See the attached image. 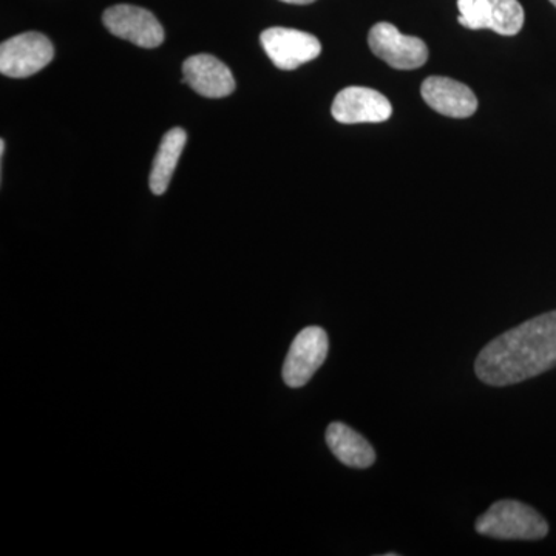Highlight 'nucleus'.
<instances>
[{"instance_id": "obj_5", "label": "nucleus", "mask_w": 556, "mask_h": 556, "mask_svg": "<svg viewBox=\"0 0 556 556\" xmlns=\"http://www.w3.org/2000/svg\"><path fill=\"white\" fill-rule=\"evenodd\" d=\"M329 339L320 327H308L299 332L289 348L283 365V380L289 388L305 387L317 369L327 361Z\"/></svg>"}, {"instance_id": "obj_2", "label": "nucleus", "mask_w": 556, "mask_h": 556, "mask_svg": "<svg viewBox=\"0 0 556 556\" xmlns=\"http://www.w3.org/2000/svg\"><path fill=\"white\" fill-rule=\"evenodd\" d=\"M481 535L508 541H538L548 533L540 511L515 500L497 501L475 526Z\"/></svg>"}, {"instance_id": "obj_4", "label": "nucleus", "mask_w": 556, "mask_h": 556, "mask_svg": "<svg viewBox=\"0 0 556 556\" xmlns=\"http://www.w3.org/2000/svg\"><path fill=\"white\" fill-rule=\"evenodd\" d=\"M54 58L53 43L40 33H22L0 46V73L9 78H30Z\"/></svg>"}, {"instance_id": "obj_14", "label": "nucleus", "mask_w": 556, "mask_h": 556, "mask_svg": "<svg viewBox=\"0 0 556 556\" xmlns=\"http://www.w3.org/2000/svg\"><path fill=\"white\" fill-rule=\"evenodd\" d=\"M285 3H292V5H308V3L316 2V0H281Z\"/></svg>"}, {"instance_id": "obj_7", "label": "nucleus", "mask_w": 556, "mask_h": 556, "mask_svg": "<svg viewBox=\"0 0 556 556\" xmlns=\"http://www.w3.org/2000/svg\"><path fill=\"white\" fill-rule=\"evenodd\" d=\"M263 50L280 70H295L320 56V40L294 28L273 27L260 36Z\"/></svg>"}, {"instance_id": "obj_10", "label": "nucleus", "mask_w": 556, "mask_h": 556, "mask_svg": "<svg viewBox=\"0 0 556 556\" xmlns=\"http://www.w3.org/2000/svg\"><path fill=\"white\" fill-rule=\"evenodd\" d=\"M420 94L428 108L448 118H470L478 110V98L470 87L445 76H430L424 80Z\"/></svg>"}, {"instance_id": "obj_8", "label": "nucleus", "mask_w": 556, "mask_h": 556, "mask_svg": "<svg viewBox=\"0 0 556 556\" xmlns=\"http://www.w3.org/2000/svg\"><path fill=\"white\" fill-rule=\"evenodd\" d=\"M105 28L116 38L142 49H156L164 42V28L150 11L134 5H115L102 16Z\"/></svg>"}, {"instance_id": "obj_15", "label": "nucleus", "mask_w": 556, "mask_h": 556, "mask_svg": "<svg viewBox=\"0 0 556 556\" xmlns=\"http://www.w3.org/2000/svg\"><path fill=\"white\" fill-rule=\"evenodd\" d=\"M551 3H552V5H554V7H555V9H556V0H551Z\"/></svg>"}, {"instance_id": "obj_11", "label": "nucleus", "mask_w": 556, "mask_h": 556, "mask_svg": "<svg viewBox=\"0 0 556 556\" xmlns=\"http://www.w3.org/2000/svg\"><path fill=\"white\" fill-rule=\"evenodd\" d=\"M182 84L204 98H226L236 90L228 65L211 54H197L182 64Z\"/></svg>"}, {"instance_id": "obj_6", "label": "nucleus", "mask_w": 556, "mask_h": 556, "mask_svg": "<svg viewBox=\"0 0 556 556\" xmlns=\"http://www.w3.org/2000/svg\"><path fill=\"white\" fill-rule=\"evenodd\" d=\"M368 46L379 60L393 68L415 70L428 61V47L422 39L402 35L388 22H379L369 30Z\"/></svg>"}, {"instance_id": "obj_9", "label": "nucleus", "mask_w": 556, "mask_h": 556, "mask_svg": "<svg viewBox=\"0 0 556 556\" xmlns=\"http://www.w3.org/2000/svg\"><path fill=\"white\" fill-rule=\"evenodd\" d=\"M331 113L342 124L386 123L393 108L378 90L346 87L332 102Z\"/></svg>"}, {"instance_id": "obj_12", "label": "nucleus", "mask_w": 556, "mask_h": 556, "mask_svg": "<svg viewBox=\"0 0 556 556\" xmlns=\"http://www.w3.org/2000/svg\"><path fill=\"white\" fill-rule=\"evenodd\" d=\"M327 444L340 463L351 468H368L376 463V452L367 439L342 422L329 424Z\"/></svg>"}, {"instance_id": "obj_13", "label": "nucleus", "mask_w": 556, "mask_h": 556, "mask_svg": "<svg viewBox=\"0 0 556 556\" xmlns=\"http://www.w3.org/2000/svg\"><path fill=\"white\" fill-rule=\"evenodd\" d=\"M186 141H188V134L181 127H175L164 135L150 172V190L155 195H163L169 189L172 175L177 169Z\"/></svg>"}, {"instance_id": "obj_3", "label": "nucleus", "mask_w": 556, "mask_h": 556, "mask_svg": "<svg viewBox=\"0 0 556 556\" xmlns=\"http://www.w3.org/2000/svg\"><path fill=\"white\" fill-rule=\"evenodd\" d=\"M457 22L468 30L515 36L525 25V9L518 0H457Z\"/></svg>"}, {"instance_id": "obj_1", "label": "nucleus", "mask_w": 556, "mask_h": 556, "mask_svg": "<svg viewBox=\"0 0 556 556\" xmlns=\"http://www.w3.org/2000/svg\"><path fill=\"white\" fill-rule=\"evenodd\" d=\"M556 367V311L508 329L479 353L475 371L492 387L515 386Z\"/></svg>"}]
</instances>
